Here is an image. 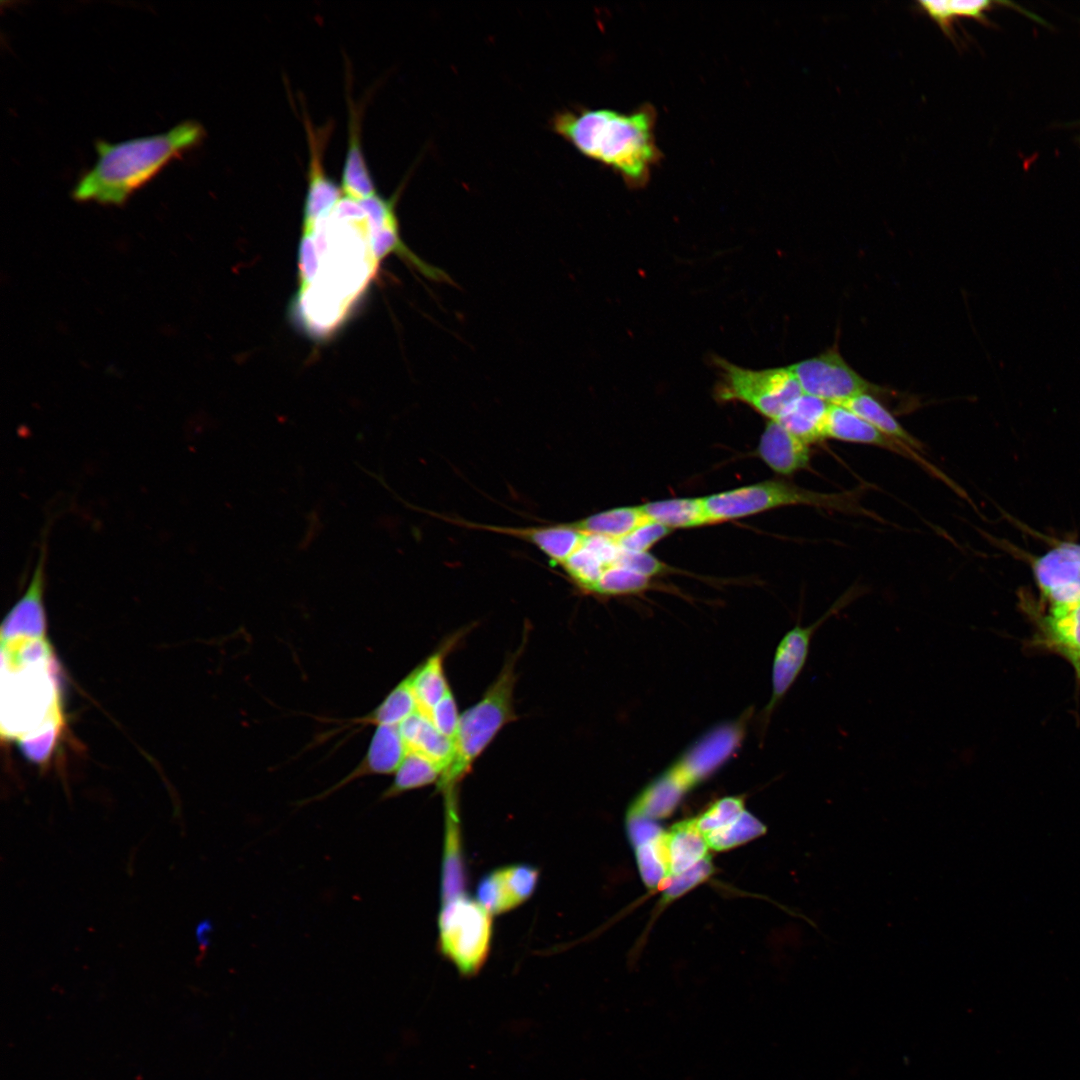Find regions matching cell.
<instances>
[{
    "label": "cell",
    "mask_w": 1080,
    "mask_h": 1080,
    "mask_svg": "<svg viewBox=\"0 0 1080 1080\" xmlns=\"http://www.w3.org/2000/svg\"><path fill=\"white\" fill-rule=\"evenodd\" d=\"M407 753L408 749L399 726L377 725L367 755L360 767L332 787L329 793L361 776L396 772Z\"/></svg>",
    "instance_id": "2e32d148"
},
{
    "label": "cell",
    "mask_w": 1080,
    "mask_h": 1080,
    "mask_svg": "<svg viewBox=\"0 0 1080 1080\" xmlns=\"http://www.w3.org/2000/svg\"><path fill=\"white\" fill-rule=\"evenodd\" d=\"M485 528L516 536L534 544L549 558L553 566L560 565L577 548L583 536V532L573 523L531 528L491 526Z\"/></svg>",
    "instance_id": "e0dca14e"
},
{
    "label": "cell",
    "mask_w": 1080,
    "mask_h": 1080,
    "mask_svg": "<svg viewBox=\"0 0 1080 1080\" xmlns=\"http://www.w3.org/2000/svg\"><path fill=\"white\" fill-rule=\"evenodd\" d=\"M649 586V578L620 565L607 567L591 594L618 596L641 592Z\"/></svg>",
    "instance_id": "4dcf8cb0"
},
{
    "label": "cell",
    "mask_w": 1080,
    "mask_h": 1080,
    "mask_svg": "<svg viewBox=\"0 0 1080 1080\" xmlns=\"http://www.w3.org/2000/svg\"><path fill=\"white\" fill-rule=\"evenodd\" d=\"M626 828L634 848L651 843L664 833L655 820L640 816H626Z\"/></svg>",
    "instance_id": "f35d334b"
},
{
    "label": "cell",
    "mask_w": 1080,
    "mask_h": 1080,
    "mask_svg": "<svg viewBox=\"0 0 1080 1080\" xmlns=\"http://www.w3.org/2000/svg\"><path fill=\"white\" fill-rule=\"evenodd\" d=\"M842 405L887 436L899 440L917 451L923 449L921 442L911 435L874 395L861 394Z\"/></svg>",
    "instance_id": "cb8c5ba5"
},
{
    "label": "cell",
    "mask_w": 1080,
    "mask_h": 1080,
    "mask_svg": "<svg viewBox=\"0 0 1080 1080\" xmlns=\"http://www.w3.org/2000/svg\"><path fill=\"white\" fill-rule=\"evenodd\" d=\"M442 770L425 756L408 751L395 772L392 784L383 792L381 800L396 797L404 792L428 786L439 781Z\"/></svg>",
    "instance_id": "4316f807"
},
{
    "label": "cell",
    "mask_w": 1080,
    "mask_h": 1080,
    "mask_svg": "<svg viewBox=\"0 0 1080 1080\" xmlns=\"http://www.w3.org/2000/svg\"><path fill=\"white\" fill-rule=\"evenodd\" d=\"M744 811V803L741 798L725 797L714 802L702 815L694 819L699 831L705 835L729 826Z\"/></svg>",
    "instance_id": "d6a6232c"
},
{
    "label": "cell",
    "mask_w": 1080,
    "mask_h": 1080,
    "mask_svg": "<svg viewBox=\"0 0 1080 1080\" xmlns=\"http://www.w3.org/2000/svg\"><path fill=\"white\" fill-rule=\"evenodd\" d=\"M418 711L410 672L368 716L367 721L377 725L399 726Z\"/></svg>",
    "instance_id": "83f0119b"
},
{
    "label": "cell",
    "mask_w": 1080,
    "mask_h": 1080,
    "mask_svg": "<svg viewBox=\"0 0 1080 1080\" xmlns=\"http://www.w3.org/2000/svg\"><path fill=\"white\" fill-rule=\"evenodd\" d=\"M859 489L818 492L792 483L768 480L703 497L709 524L729 521L783 506L806 505L880 519L860 502Z\"/></svg>",
    "instance_id": "5b68a950"
},
{
    "label": "cell",
    "mask_w": 1080,
    "mask_h": 1080,
    "mask_svg": "<svg viewBox=\"0 0 1080 1080\" xmlns=\"http://www.w3.org/2000/svg\"><path fill=\"white\" fill-rule=\"evenodd\" d=\"M713 871L711 857L708 854L692 867L682 873L667 879L660 890H663V900L671 901L689 889L707 879Z\"/></svg>",
    "instance_id": "836d02e7"
},
{
    "label": "cell",
    "mask_w": 1080,
    "mask_h": 1080,
    "mask_svg": "<svg viewBox=\"0 0 1080 1080\" xmlns=\"http://www.w3.org/2000/svg\"><path fill=\"white\" fill-rule=\"evenodd\" d=\"M477 901L491 915L505 913L514 909L497 869L488 873L479 881Z\"/></svg>",
    "instance_id": "e575fe53"
},
{
    "label": "cell",
    "mask_w": 1080,
    "mask_h": 1080,
    "mask_svg": "<svg viewBox=\"0 0 1080 1080\" xmlns=\"http://www.w3.org/2000/svg\"><path fill=\"white\" fill-rule=\"evenodd\" d=\"M310 161L308 187L304 202L303 227L312 226L321 217L330 213L342 197V189L327 176L322 163V153L327 134L316 133L308 119H305Z\"/></svg>",
    "instance_id": "7c38bea8"
},
{
    "label": "cell",
    "mask_w": 1080,
    "mask_h": 1080,
    "mask_svg": "<svg viewBox=\"0 0 1080 1080\" xmlns=\"http://www.w3.org/2000/svg\"><path fill=\"white\" fill-rule=\"evenodd\" d=\"M861 593L862 590L857 588L849 589L816 621L807 626L796 624L781 638L772 662L771 697L763 711L766 724L806 665L811 641L816 631L831 617L851 604Z\"/></svg>",
    "instance_id": "9c48e42d"
},
{
    "label": "cell",
    "mask_w": 1080,
    "mask_h": 1080,
    "mask_svg": "<svg viewBox=\"0 0 1080 1080\" xmlns=\"http://www.w3.org/2000/svg\"><path fill=\"white\" fill-rule=\"evenodd\" d=\"M463 632H456L444 640L437 650L412 673V687L417 702L418 712L430 715L433 707L441 700L450 687L444 673V660L449 652L463 637Z\"/></svg>",
    "instance_id": "9a60e30c"
},
{
    "label": "cell",
    "mask_w": 1080,
    "mask_h": 1080,
    "mask_svg": "<svg viewBox=\"0 0 1080 1080\" xmlns=\"http://www.w3.org/2000/svg\"><path fill=\"white\" fill-rule=\"evenodd\" d=\"M460 716L455 697L449 687L441 700L433 707L428 718L440 733L454 742Z\"/></svg>",
    "instance_id": "8d00e7d4"
},
{
    "label": "cell",
    "mask_w": 1080,
    "mask_h": 1080,
    "mask_svg": "<svg viewBox=\"0 0 1080 1080\" xmlns=\"http://www.w3.org/2000/svg\"><path fill=\"white\" fill-rule=\"evenodd\" d=\"M1034 573L1053 604L1080 602V555L1076 544H1063L1038 558Z\"/></svg>",
    "instance_id": "8fae6325"
},
{
    "label": "cell",
    "mask_w": 1080,
    "mask_h": 1080,
    "mask_svg": "<svg viewBox=\"0 0 1080 1080\" xmlns=\"http://www.w3.org/2000/svg\"><path fill=\"white\" fill-rule=\"evenodd\" d=\"M670 532V528L660 523L647 521L616 542L623 551L647 552L651 546Z\"/></svg>",
    "instance_id": "d590c367"
},
{
    "label": "cell",
    "mask_w": 1080,
    "mask_h": 1080,
    "mask_svg": "<svg viewBox=\"0 0 1080 1080\" xmlns=\"http://www.w3.org/2000/svg\"><path fill=\"white\" fill-rule=\"evenodd\" d=\"M662 836L663 834L657 840L635 848L642 880L647 887L652 889H661L670 877Z\"/></svg>",
    "instance_id": "f546056e"
},
{
    "label": "cell",
    "mask_w": 1080,
    "mask_h": 1080,
    "mask_svg": "<svg viewBox=\"0 0 1080 1080\" xmlns=\"http://www.w3.org/2000/svg\"><path fill=\"white\" fill-rule=\"evenodd\" d=\"M1 733L24 754L45 762L63 727L58 667L42 636L1 638Z\"/></svg>",
    "instance_id": "6da1fadb"
},
{
    "label": "cell",
    "mask_w": 1080,
    "mask_h": 1080,
    "mask_svg": "<svg viewBox=\"0 0 1080 1080\" xmlns=\"http://www.w3.org/2000/svg\"><path fill=\"white\" fill-rule=\"evenodd\" d=\"M762 460L782 475L807 469L810 464V445L790 433L778 421L769 420L759 442Z\"/></svg>",
    "instance_id": "4fadbf2b"
},
{
    "label": "cell",
    "mask_w": 1080,
    "mask_h": 1080,
    "mask_svg": "<svg viewBox=\"0 0 1080 1080\" xmlns=\"http://www.w3.org/2000/svg\"><path fill=\"white\" fill-rule=\"evenodd\" d=\"M721 379L716 396L743 402L769 420H776L803 391L789 367L753 370L716 359Z\"/></svg>",
    "instance_id": "52a82bcc"
},
{
    "label": "cell",
    "mask_w": 1080,
    "mask_h": 1080,
    "mask_svg": "<svg viewBox=\"0 0 1080 1080\" xmlns=\"http://www.w3.org/2000/svg\"><path fill=\"white\" fill-rule=\"evenodd\" d=\"M491 916L466 893L442 903L438 917L440 951L464 976L477 974L487 960Z\"/></svg>",
    "instance_id": "8992f818"
},
{
    "label": "cell",
    "mask_w": 1080,
    "mask_h": 1080,
    "mask_svg": "<svg viewBox=\"0 0 1080 1080\" xmlns=\"http://www.w3.org/2000/svg\"><path fill=\"white\" fill-rule=\"evenodd\" d=\"M648 520L670 529L692 528L709 524L702 498H673L640 506Z\"/></svg>",
    "instance_id": "603a6c76"
},
{
    "label": "cell",
    "mask_w": 1080,
    "mask_h": 1080,
    "mask_svg": "<svg viewBox=\"0 0 1080 1080\" xmlns=\"http://www.w3.org/2000/svg\"><path fill=\"white\" fill-rule=\"evenodd\" d=\"M527 635L528 631H525L522 644L506 658L481 699L461 714L451 761L436 784V790L444 800L458 799L459 786L476 760L504 726L518 718L514 708L516 663L525 648Z\"/></svg>",
    "instance_id": "277c9868"
},
{
    "label": "cell",
    "mask_w": 1080,
    "mask_h": 1080,
    "mask_svg": "<svg viewBox=\"0 0 1080 1080\" xmlns=\"http://www.w3.org/2000/svg\"><path fill=\"white\" fill-rule=\"evenodd\" d=\"M805 394L842 405L861 394L878 395L881 388L857 373L837 347L788 366Z\"/></svg>",
    "instance_id": "ba28073f"
},
{
    "label": "cell",
    "mask_w": 1080,
    "mask_h": 1080,
    "mask_svg": "<svg viewBox=\"0 0 1080 1080\" xmlns=\"http://www.w3.org/2000/svg\"><path fill=\"white\" fill-rule=\"evenodd\" d=\"M205 135L197 121H183L170 130L118 143L97 140V160L77 181L72 195L79 201L122 204L171 160L197 146Z\"/></svg>",
    "instance_id": "7a4b0ae2"
},
{
    "label": "cell",
    "mask_w": 1080,
    "mask_h": 1080,
    "mask_svg": "<svg viewBox=\"0 0 1080 1080\" xmlns=\"http://www.w3.org/2000/svg\"><path fill=\"white\" fill-rule=\"evenodd\" d=\"M1004 1H958V0H933L918 1L919 10L925 13L942 32L953 40L955 31L954 24L958 19L970 18L984 25L989 24L988 13L1000 5H1009Z\"/></svg>",
    "instance_id": "7402d4cb"
},
{
    "label": "cell",
    "mask_w": 1080,
    "mask_h": 1080,
    "mask_svg": "<svg viewBox=\"0 0 1080 1080\" xmlns=\"http://www.w3.org/2000/svg\"><path fill=\"white\" fill-rule=\"evenodd\" d=\"M552 127L580 153L614 169L631 184L644 182L657 160L654 115L648 108L632 113L565 111L554 116Z\"/></svg>",
    "instance_id": "3957f363"
},
{
    "label": "cell",
    "mask_w": 1080,
    "mask_h": 1080,
    "mask_svg": "<svg viewBox=\"0 0 1080 1080\" xmlns=\"http://www.w3.org/2000/svg\"><path fill=\"white\" fill-rule=\"evenodd\" d=\"M497 871L514 908L533 895L539 879V871L536 867L528 864H513L498 868Z\"/></svg>",
    "instance_id": "1f68e13d"
},
{
    "label": "cell",
    "mask_w": 1080,
    "mask_h": 1080,
    "mask_svg": "<svg viewBox=\"0 0 1080 1080\" xmlns=\"http://www.w3.org/2000/svg\"><path fill=\"white\" fill-rule=\"evenodd\" d=\"M349 108L348 146L341 189L345 196L361 201L374 196L377 192L361 146L358 112L351 103Z\"/></svg>",
    "instance_id": "ac0fdd59"
},
{
    "label": "cell",
    "mask_w": 1080,
    "mask_h": 1080,
    "mask_svg": "<svg viewBox=\"0 0 1080 1080\" xmlns=\"http://www.w3.org/2000/svg\"><path fill=\"white\" fill-rule=\"evenodd\" d=\"M830 406V403L818 397L803 393L776 421L810 445L824 440V427Z\"/></svg>",
    "instance_id": "44dd1931"
},
{
    "label": "cell",
    "mask_w": 1080,
    "mask_h": 1080,
    "mask_svg": "<svg viewBox=\"0 0 1080 1080\" xmlns=\"http://www.w3.org/2000/svg\"><path fill=\"white\" fill-rule=\"evenodd\" d=\"M825 439L881 447L916 462L923 469L953 487L952 481L936 466L921 457L917 450L882 433L843 405L831 404L824 427Z\"/></svg>",
    "instance_id": "30bf717a"
},
{
    "label": "cell",
    "mask_w": 1080,
    "mask_h": 1080,
    "mask_svg": "<svg viewBox=\"0 0 1080 1080\" xmlns=\"http://www.w3.org/2000/svg\"><path fill=\"white\" fill-rule=\"evenodd\" d=\"M650 521L638 507H620L591 515L573 523L578 529L618 540L639 525Z\"/></svg>",
    "instance_id": "484cf974"
},
{
    "label": "cell",
    "mask_w": 1080,
    "mask_h": 1080,
    "mask_svg": "<svg viewBox=\"0 0 1080 1080\" xmlns=\"http://www.w3.org/2000/svg\"><path fill=\"white\" fill-rule=\"evenodd\" d=\"M408 751L421 754L434 762L442 773L451 761L454 742L440 733L429 718L415 712L399 725Z\"/></svg>",
    "instance_id": "d6986e66"
},
{
    "label": "cell",
    "mask_w": 1080,
    "mask_h": 1080,
    "mask_svg": "<svg viewBox=\"0 0 1080 1080\" xmlns=\"http://www.w3.org/2000/svg\"><path fill=\"white\" fill-rule=\"evenodd\" d=\"M1047 630L1056 647L1077 665L1080 661V602L1053 604L1047 618Z\"/></svg>",
    "instance_id": "d4e9b609"
},
{
    "label": "cell",
    "mask_w": 1080,
    "mask_h": 1080,
    "mask_svg": "<svg viewBox=\"0 0 1080 1080\" xmlns=\"http://www.w3.org/2000/svg\"><path fill=\"white\" fill-rule=\"evenodd\" d=\"M766 831V827L746 810L727 827L703 835L709 848L726 850L756 838Z\"/></svg>",
    "instance_id": "f1b7e54d"
},
{
    "label": "cell",
    "mask_w": 1080,
    "mask_h": 1080,
    "mask_svg": "<svg viewBox=\"0 0 1080 1080\" xmlns=\"http://www.w3.org/2000/svg\"><path fill=\"white\" fill-rule=\"evenodd\" d=\"M445 832L441 866V902L465 894L466 872L461 841L458 801L444 802Z\"/></svg>",
    "instance_id": "5bb4252c"
},
{
    "label": "cell",
    "mask_w": 1080,
    "mask_h": 1080,
    "mask_svg": "<svg viewBox=\"0 0 1080 1080\" xmlns=\"http://www.w3.org/2000/svg\"><path fill=\"white\" fill-rule=\"evenodd\" d=\"M1079 144H1080V138H1079Z\"/></svg>",
    "instance_id": "ab89813d"
},
{
    "label": "cell",
    "mask_w": 1080,
    "mask_h": 1080,
    "mask_svg": "<svg viewBox=\"0 0 1080 1080\" xmlns=\"http://www.w3.org/2000/svg\"><path fill=\"white\" fill-rule=\"evenodd\" d=\"M614 565H620L648 578L665 571V565L648 552H629L621 550Z\"/></svg>",
    "instance_id": "74e56055"
},
{
    "label": "cell",
    "mask_w": 1080,
    "mask_h": 1080,
    "mask_svg": "<svg viewBox=\"0 0 1080 1080\" xmlns=\"http://www.w3.org/2000/svg\"><path fill=\"white\" fill-rule=\"evenodd\" d=\"M663 842L670 877L682 873L708 855V844L694 818L676 823L665 831Z\"/></svg>",
    "instance_id": "ffe728a7"
}]
</instances>
